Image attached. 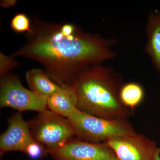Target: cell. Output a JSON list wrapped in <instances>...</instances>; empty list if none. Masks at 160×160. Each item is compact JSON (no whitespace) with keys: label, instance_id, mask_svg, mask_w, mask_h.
Returning <instances> with one entry per match:
<instances>
[{"label":"cell","instance_id":"obj_1","mask_svg":"<svg viewBox=\"0 0 160 160\" xmlns=\"http://www.w3.org/2000/svg\"><path fill=\"white\" fill-rule=\"evenodd\" d=\"M30 22L31 32L26 33V43L10 56L37 61L59 86H72L75 78L84 69L118 56L114 49L118 42L116 38L87 32L78 26L72 33L65 34L61 23L36 16Z\"/></svg>","mask_w":160,"mask_h":160},{"label":"cell","instance_id":"obj_2","mask_svg":"<svg viewBox=\"0 0 160 160\" xmlns=\"http://www.w3.org/2000/svg\"><path fill=\"white\" fill-rule=\"evenodd\" d=\"M123 78L111 67L89 66L75 78L72 86L78 98L77 109L109 120L125 119L133 111L123 106L119 92Z\"/></svg>","mask_w":160,"mask_h":160},{"label":"cell","instance_id":"obj_3","mask_svg":"<svg viewBox=\"0 0 160 160\" xmlns=\"http://www.w3.org/2000/svg\"><path fill=\"white\" fill-rule=\"evenodd\" d=\"M78 138L93 143L136 133L127 119L109 120L94 116L75 108L67 118Z\"/></svg>","mask_w":160,"mask_h":160},{"label":"cell","instance_id":"obj_4","mask_svg":"<svg viewBox=\"0 0 160 160\" xmlns=\"http://www.w3.org/2000/svg\"><path fill=\"white\" fill-rule=\"evenodd\" d=\"M28 124L33 140L48 152L59 148L75 135L68 119L48 109L40 112Z\"/></svg>","mask_w":160,"mask_h":160},{"label":"cell","instance_id":"obj_5","mask_svg":"<svg viewBox=\"0 0 160 160\" xmlns=\"http://www.w3.org/2000/svg\"><path fill=\"white\" fill-rule=\"evenodd\" d=\"M0 106L19 111L47 110L48 97L24 87L16 77L7 74L1 77Z\"/></svg>","mask_w":160,"mask_h":160},{"label":"cell","instance_id":"obj_6","mask_svg":"<svg viewBox=\"0 0 160 160\" xmlns=\"http://www.w3.org/2000/svg\"><path fill=\"white\" fill-rule=\"evenodd\" d=\"M48 152L55 160H118L114 151L105 143L89 142L78 138L72 139Z\"/></svg>","mask_w":160,"mask_h":160},{"label":"cell","instance_id":"obj_7","mask_svg":"<svg viewBox=\"0 0 160 160\" xmlns=\"http://www.w3.org/2000/svg\"><path fill=\"white\" fill-rule=\"evenodd\" d=\"M104 143L114 151L118 160H153L158 148L154 142L137 132L112 138Z\"/></svg>","mask_w":160,"mask_h":160},{"label":"cell","instance_id":"obj_8","mask_svg":"<svg viewBox=\"0 0 160 160\" xmlns=\"http://www.w3.org/2000/svg\"><path fill=\"white\" fill-rule=\"evenodd\" d=\"M8 128L0 138L1 155L12 151L25 152L26 148L34 140L32 137L29 124L20 113H16L9 118Z\"/></svg>","mask_w":160,"mask_h":160},{"label":"cell","instance_id":"obj_9","mask_svg":"<svg viewBox=\"0 0 160 160\" xmlns=\"http://www.w3.org/2000/svg\"><path fill=\"white\" fill-rule=\"evenodd\" d=\"M146 42L144 52L160 74V10L149 12L145 26Z\"/></svg>","mask_w":160,"mask_h":160},{"label":"cell","instance_id":"obj_10","mask_svg":"<svg viewBox=\"0 0 160 160\" xmlns=\"http://www.w3.org/2000/svg\"><path fill=\"white\" fill-rule=\"evenodd\" d=\"M78 103L76 93L71 86H61L47 98L49 110L64 117H68L71 111L77 108Z\"/></svg>","mask_w":160,"mask_h":160},{"label":"cell","instance_id":"obj_11","mask_svg":"<svg viewBox=\"0 0 160 160\" xmlns=\"http://www.w3.org/2000/svg\"><path fill=\"white\" fill-rule=\"evenodd\" d=\"M26 77V82L31 90L47 97L53 94L61 87L42 69H32L27 71Z\"/></svg>","mask_w":160,"mask_h":160},{"label":"cell","instance_id":"obj_12","mask_svg":"<svg viewBox=\"0 0 160 160\" xmlns=\"http://www.w3.org/2000/svg\"><path fill=\"white\" fill-rule=\"evenodd\" d=\"M144 96V89L138 83L131 82L124 84L120 89L121 103L126 108L133 112V109L142 102Z\"/></svg>","mask_w":160,"mask_h":160},{"label":"cell","instance_id":"obj_13","mask_svg":"<svg viewBox=\"0 0 160 160\" xmlns=\"http://www.w3.org/2000/svg\"><path fill=\"white\" fill-rule=\"evenodd\" d=\"M10 27L18 32H30L31 25L30 19L24 13H18L12 19Z\"/></svg>","mask_w":160,"mask_h":160},{"label":"cell","instance_id":"obj_14","mask_svg":"<svg viewBox=\"0 0 160 160\" xmlns=\"http://www.w3.org/2000/svg\"><path fill=\"white\" fill-rule=\"evenodd\" d=\"M25 153L32 159H41L48 153L46 147L42 144L33 141L26 148Z\"/></svg>","mask_w":160,"mask_h":160},{"label":"cell","instance_id":"obj_15","mask_svg":"<svg viewBox=\"0 0 160 160\" xmlns=\"http://www.w3.org/2000/svg\"><path fill=\"white\" fill-rule=\"evenodd\" d=\"M1 68L0 74L3 77L8 74L9 70L13 69L19 65V63L14 60L13 58L7 56L1 52Z\"/></svg>","mask_w":160,"mask_h":160},{"label":"cell","instance_id":"obj_16","mask_svg":"<svg viewBox=\"0 0 160 160\" xmlns=\"http://www.w3.org/2000/svg\"><path fill=\"white\" fill-rule=\"evenodd\" d=\"M16 2V1H13V0L2 1L1 2V6L5 8H8L11 6H14Z\"/></svg>","mask_w":160,"mask_h":160},{"label":"cell","instance_id":"obj_17","mask_svg":"<svg viewBox=\"0 0 160 160\" xmlns=\"http://www.w3.org/2000/svg\"><path fill=\"white\" fill-rule=\"evenodd\" d=\"M153 160H160V147L158 148L156 152Z\"/></svg>","mask_w":160,"mask_h":160}]
</instances>
